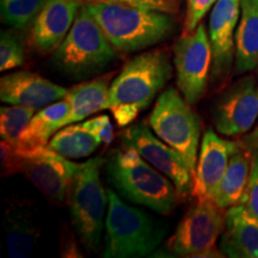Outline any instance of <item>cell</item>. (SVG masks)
Returning a JSON list of instances; mask_svg holds the SVG:
<instances>
[{"instance_id": "cell-1", "label": "cell", "mask_w": 258, "mask_h": 258, "mask_svg": "<svg viewBox=\"0 0 258 258\" xmlns=\"http://www.w3.org/2000/svg\"><path fill=\"white\" fill-rule=\"evenodd\" d=\"M172 77L169 53L152 49L127 61L110 85L109 110L120 127H127L151 105Z\"/></svg>"}, {"instance_id": "cell-2", "label": "cell", "mask_w": 258, "mask_h": 258, "mask_svg": "<svg viewBox=\"0 0 258 258\" xmlns=\"http://www.w3.org/2000/svg\"><path fill=\"white\" fill-rule=\"evenodd\" d=\"M85 5L112 47L121 53H133L160 43L176 29L173 15L166 12L106 2L85 0Z\"/></svg>"}, {"instance_id": "cell-3", "label": "cell", "mask_w": 258, "mask_h": 258, "mask_svg": "<svg viewBox=\"0 0 258 258\" xmlns=\"http://www.w3.org/2000/svg\"><path fill=\"white\" fill-rule=\"evenodd\" d=\"M109 182L128 201L160 214H170L178 201L172 180L147 163L134 148L123 146L109 156L105 165Z\"/></svg>"}, {"instance_id": "cell-4", "label": "cell", "mask_w": 258, "mask_h": 258, "mask_svg": "<svg viewBox=\"0 0 258 258\" xmlns=\"http://www.w3.org/2000/svg\"><path fill=\"white\" fill-rule=\"evenodd\" d=\"M53 53V66L74 79L96 76L117 57V50L85 4L79 10L67 36Z\"/></svg>"}, {"instance_id": "cell-5", "label": "cell", "mask_w": 258, "mask_h": 258, "mask_svg": "<svg viewBox=\"0 0 258 258\" xmlns=\"http://www.w3.org/2000/svg\"><path fill=\"white\" fill-rule=\"evenodd\" d=\"M108 192L105 217V258L144 257L150 254L163 240L165 231L147 214L129 206L114 190Z\"/></svg>"}, {"instance_id": "cell-6", "label": "cell", "mask_w": 258, "mask_h": 258, "mask_svg": "<svg viewBox=\"0 0 258 258\" xmlns=\"http://www.w3.org/2000/svg\"><path fill=\"white\" fill-rule=\"evenodd\" d=\"M148 124L158 138L183 157L195 176L201 122L183 95L175 88L161 92L148 117Z\"/></svg>"}, {"instance_id": "cell-7", "label": "cell", "mask_w": 258, "mask_h": 258, "mask_svg": "<svg viewBox=\"0 0 258 258\" xmlns=\"http://www.w3.org/2000/svg\"><path fill=\"white\" fill-rule=\"evenodd\" d=\"M104 163L102 157L86 160L76 177L69 200L72 225L79 241L89 251L98 250L105 226L108 192L101 182V167Z\"/></svg>"}, {"instance_id": "cell-8", "label": "cell", "mask_w": 258, "mask_h": 258, "mask_svg": "<svg viewBox=\"0 0 258 258\" xmlns=\"http://www.w3.org/2000/svg\"><path fill=\"white\" fill-rule=\"evenodd\" d=\"M225 226V209L213 200L198 199L169 238L167 247L180 257H220L215 244Z\"/></svg>"}, {"instance_id": "cell-9", "label": "cell", "mask_w": 258, "mask_h": 258, "mask_svg": "<svg viewBox=\"0 0 258 258\" xmlns=\"http://www.w3.org/2000/svg\"><path fill=\"white\" fill-rule=\"evenodd\" d=\"M21 153V173L51 202H69L76 177L84 169L86 161L74 163L48 146Z\"/></svg>"}, {"instance_id": "cell-10", "label": "cell", "mask_w": 258, "mask_h": 258, "mask_svg": "<svg viewBox=\"0 0 258 258\" xmlns=\"http://www.w3.org/2000/svg\"><path fill=\"white\" fill-rule=\"evenodd\" d=\"M213 60L212 47L202 23L183 34L173 47V63L179 92L189 104L195 105L205 95Z\"/></svg>"}, {"instance_id": "cell-11", "label": "cell", "mask_w": 258, "mask_h": 258, "mask_svg": "<svg viewBox=\"0 0 258 258\" xmlns=\"http://www.w3.org/2000/svg\"><path fill=\"white\" fill-rule=\"evenodd\" d=\"M123 146L134 148L147 163L172 180L179 198L192 191L194 176L179 153L156 137L145 123L129 125L121 133Z\"/></svg>"}, {"instance_id": "cell-12", "label": "cell", "mask_w": 258, "mask_h": 258, "mask_svg": "<svg viewBox=\"0 0 258 258\" xmlns=\"http://www.w3.org/2000/svg\"><path fill=\"white\" fill-rule=\"evenodd\" d=\"M215 129L225 137L250 131L258 117V90L252 76L235 82L215 101L212 109Z\"/></svg>"}, {"instance_id": "cell-13", "label": "cell", "mask_w": 258, "mask_h": 258, "mask_svg": "<svg viewBox=\"0 0 258 258\" xmlns=\"http://www.w3.org/2000/svg\"><path fill=\"white\" fill-rule=\"evenodd\" d=\"M239 148H241L240 141L226 140L212 129L203 134L191 191L196 200L208 199L214 201L232 154Z\"/></svg>"}, {"instance_id": "cell-14", "label": "cell", "mask_w": 258, "mask_h": 258, "mask_svg": "<svg viewBox=\"0 0 258 258\" xmlns=\"http://www.w3.org/2000/svg\"><path fill=\"white\" fill-rule=\"evenodd\" d=\"M67 90L29 71L5 74L0 79V98L3 102L35 111L62 99Z\"/></svg>"}, {"instance_id": "cell-15", "label": "cell", "mask_w": 258, "mask_h": 258, "mask_svg": "<svg viewBox=\"0 0 258 258\" xmlns=\"http://www.w3.org/2000/svg\"><path fill=\"white\" fill-rule=\"evenodd\" d=\"M85 0H46L34 19L31 46L41 54L55 51L67 36Z\"/></svg>"}, {"instance_id": "cell-16", "label": "cell", "mask_w": 258, "mask_h": 258, "mask_svg": "<svg viewBox=\"0 0 258 258\" xmlns=\"http://www.w3.org/2000/svg\"><path fill=\"white\" fill-rule=\"evenodd\" d=\"M240 0H218L209 18L212 73L221 77L230 71L233 60L234 30L239 23Z\"/></svg>"}, {"instance_id": "cell-17", "label": "cell", "mask_w": 258, "mask_h": 258, "mask_svg": "<svg viewBox=\"0 0 258 258\" xmlns=\"http://www.w3.org/2000/svg\"><path fill=\"white\" fill-rule=\"evenodd\" d=\"M220 250L232 258H258V218L240 203L226 212Z\"/></svg>"}, {"instance_id": "cell-18", "label": "cell", "mask_w": 258, "mask_h": 258, "mask_svg": "<svg viewBox=\"0 0 258 258\" xmlns=\"http://www.w3.org/2000/svg\"><path fill=\"white\" fill-rule=\"evenodd\" d=\"M5 230L9 256L12 258L30 257L37 245L41 228L28 205L17 199L8 202Z\"/></svg>"}, {"instance_id": "cell-19", "label": "cell", "mask_w": 258, "mask_h": 258, "mask_svg": "<svg viewBox=\"0 0 258 258\" xmlns=\"http://www.w3.org/2000/svg\"><path fill=\"white\" fill-rule=\"evenodd\" d=\"M112 77L114 73H106L67 90L64 98L70 102L71 112L64 125L82 122L97 111L109 110Z\"/></svg>"}, {"instance_id": "cell-20", "label": "cell", "mask_w": 258, "mask_h": 258, "mask_svg": "<svg viewBox=\"0 0 258 258\" xmlns=\"http://www.w3.org/2000/svg\"><path fill=\"white\" fill-rule=\"evenodd\" d=\"M71 112L70 102L66 98L38 110L32 116L30 123L15 145L21 152H27L34 148L47 146L53 135L64 127V121Z\"/></svg>"}, {"instance_id": "cell-21", "label": "cell", "mask_w": 258, "mask_h": 258, "mask_svg": "<svg viewBox=\"0 0 258 258\" xmlns=\"http://www.w3.org/2000/svg\"><path fill=\"white\" fill-rule=\"evenodd\" d=\"M258 66V0H240V19L235 32V72Z\"/></svg>"}, {"instance_id": "cell-22", "label": "cell", "mask_w": 258, "mask_h": 258, "mask_svg": "<svg viewBox=\"0 0 258 258\" xmlns=\"http://www.w3.org/2000/svg\"><path fill=\"white\" fill-rule=\"evenodd\" d=\"M251 151L241 148L232 154L227 170L214 196V202L222 209L239 205L249 182Z\"/></svg>"}, {"instance_id": "cell-23", "label": "cell", "mask_w": 258, "mask_h": 258, "mask_svg": "<svg viewBox=\"0 0 258 258\" xmlns=\"http://www.w3.org/2000/svg\"><path fill=\"white\" fill-rule=\"evenodd\" d=\"M99 141L82 123L64 125L50 139L47 146L69 159L90 157L99 146Z\"/></svg>"}, {"instance_id": "cell-24", "label": "cell", "mask_w": 258, "mask_h": 258, "mask_svg": "<svg viewBox=\"0 0 258 258\" xmlns=\"http://www.w3.org/2000/svg\"><path fill=\"white\" fill-rule=\"evenodd\" d=\"M35 110L19 105L2 106L0 109V135L2 140L17 145L24 129L30 123Z\"/></svg>"}, {"instance_id": "cell-25", "label": "cell", "mask_w": 258, "mask_h": 258, "mask_svg": "<svg viewBox=\"0 0 258 258\" xmlns=\"http://www.w3.org/2000/svg\"><path fill=\"white\" fill-rule=\"evenodd\" d=\"M46 0H0L2 19L12 28L23 29L36 18Z\"/></svg>"}, {"instance_id": "cell-26", "label": "cell", "mask_w": 258, "mask_h": 258, "mask_svg": "<svg viewBox=\"0 0 258 258\" xmlns=\"http://www.w3.org/2000/svg\"><path fill=\"white\" fill-rule=\"evenodd\" d=\"M25 63L24 48L14 32L2 31L0 36V71L17 69Z\"/></svg>"}, {"instance_id": "cell-27", "label": "cell", "mask_w": 258, "mask_h": 258, "mask_svg": "<svg viewBox=\"0 0 258 258\" xmlns=\"http://www.w3.org/2000/svg\"><path fill=\"white\" fill-rule=\"evenodd\" d=\"M240 205L258 218V148L251 152L249 182Z\"/></svg>"}, {"instance_id": "cell-28", "label": "cell", "mask_w": 258, "mask_h": 258, "mask_svg": "<svg viewBox=\"0 0 258 258\" xmlns=\"http://www.w3.org/2000/svg\"><path fill=\"white\" fill-rule=\"evenodd\" d=\"M215 2L217 0H186V15L183 34L195 30Z\"/></svg>"}, {"instance_id": "cell-29", "label": "cell", "mask_w": 258, "mask_h": 258, "mask_svg": "<svg viewBox=\"0 0 258 258\" xmlns=\"http://www.w3.org/2000/svg\"><path fill=\"white\" fill-rule=\"evenodd\" d=\"M89 2L117 3V4L135 6V8L156 10L171 15H176L180 5V0H89Z\"/></svg>"}, {"instance_id": "cell-30", "label": "cell", "mask_w": 258, "mask_h": 258, "mask_svg": "<svg viewBox=\"0 0 258 258\" xmlns=\"http://www.w3.org/2000/svg\"><path fill=\"white\" fill-rule=\"evenodd\" d=\"M0 161H2V176H11L21 172L22 153L15 145L2 140L0 144Z\"/></svg>"}, {"instance_id": "cell-31", "label": "cell", "mask_w": 258, "mask_h": 258, "mask_svg": "<svg viewBox=\"0 0 258 258\" xmlns=\"http://www.w3.org/2000/svg\"><path fill=\"white\" fill-rule=\"evenodd\" d=\"M80 123L95 135L99 144L110 145L114 140V127H112L108 115L97 116V117H93L91 120L82 121Z\"/></svg>"}, {"instance_id": "cell-32", "label": "cell", "mask_w": 258, "mask_h": 258, "mask_svg": "<svg viewBox=\"0 0 258 258\" xmlns=\"http://www.w3.org/2000/svg\"><path fill=\"white\" fill-rule=\"evenodd\" d=\"M240 144L245 150L251 151V152L254 150H257L258 148V124L256 125V128L251 132V133L247 134L246 137H244L243 140H240Z\"/></svg>"}, {"instance_id": "cell-33", "label": "cell", "mask_w": 258, "mask_h": 258, "mask_svg": "<svg viewBox=\"0 0 258 258\" xmlns=\"http://www.w3.org/2000/svg\"><path fill=\"white\" fill-rule=\"evenodd\" d=\"M257 90H258V86H257Z\"/></svg>"}]
</instances>
